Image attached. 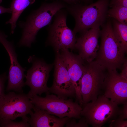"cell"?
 <instances>
[{
	"instance_id": "6da1fadb",
	"label": "cell",
	"mask_w": 127,
	"mask_h": 127,
	"mask_svg": "<svg viewBox=\"0 0 127 127\" xmlns=\"http://www.w3.org/2000/svg\"><path fill=\"white\" fill-rule=\"evenodd\" d=\"M67 5L58 1L44 3L39 8L31 12L25 21H20L19 25L22 32L18 46L30 47L32 44L35 42L39 31L50 24L55 14L60 10L66 8Z\"/></svg>"
},
{
	"instance_id": "7a4b0ae2",
	"label": "cell",
	"mask_w": 127,
	"mask_h": 127,
	"mask_svg": "<svg viewBox=\"0 0 127 127\" xmlns=\"http://www.w3.org/2000/svg\"><path fill=\"white\" fill-rule=\"evenodd\" d=\"M109 3V0H98L88 5L77 3L67 5L66 10L75 20L74 33L82 34L97 24L103 25Z\"/></svg>"
},
{
	"instance_id": "3957f363",
	"label": "cell",
	"mask_w": 127,
	"mask_h": 127,
	"mask_svg": "<svg viewBox=\"0 0 127 127\" xmlns=\"http://www.w3.org/2000/svg\"><path fill=\"white\" fill-rule=\"evenodd\" d=\"M100 31L101 42L95 60L107 70L120 68L127 59L126 52L115 37L108 20Z\"/></svg>"
},
{
	"instance_id": "277c9868",
	"label": "cell",
	"mask_w": 127,
	"mask_h": 127,
	"mask_svg": "<svg viewBox=\"0 0 127 127\" xmlns=\"http://www.w3.org/2000/svg\"><path fill=\"white\" fill-rule=\"evenodd\" d=\"M81 116L88 124L100 127L118 117L120 109L118 104L106 97L99 95L95 100L82 105Z\"/></svg>"
},
{
	"instance_id": "5b68a950",
	"label": "cell",
	"mask_w": 127,
	"mask_h": 127,
	"mask_svg": "<svg viewBox=\"0 0 127 127\" xmlns=\"http://www.w3.org/2000/svg\"><path fill=\"white\" fill-rule=\"evenodd\" d=\"M64 8L55 14L52 23L48 28V35L46 43L52 46L56 53L64 49L73 50L76 40V35L67 25L68 12Z\"/></svg>"
},
{
	"instance_id": "8992f818",
	"label": "cell",
	"mask_w": 127,
	"mask_h": 127,
	"mask_svg": "<svg viewBox=\"0 0 127 127\" xmlns=\"http://www.w3.org/2000/svg\"><path fill=\"white\" fill-rule=\"evenodd\" d=\"M45 97L35 95L29 97L36 107L60 118L68 117L79 119L81 117V106L71 98L64 99L53 94L46 93Z\"/></svg>"
},
{
	"instance_id": "52a82bcc",
	"label": "cell",
	"mask_w": 127,
	"mask_h": 127,
	"mask_svg": "<svg viewBox=\"0 0 127 127\" xmlns=\"http://www.w3.org/2000/svg\"><path fill=\"white\" fill-rule=\"evenodd\" d=\"M87 63L81 82L82 105L97 98L102 90L106 73V69L95 60Z\"/></svg>"
},
{
	"instance_id": "ba28073f",
	"label": "cell",
	"mask_w": 127,
	"mask_h": 127,
	"mask_svg": "<svg viewBox=\"0 0 127 127\" xmlns=\"http://www.w3.org/2000/svg\"><path fill=\"white\" fill-rule=\"evenodd\" d=\"M32 64L31 67L27 71L25 85L30 88L27 94L29 97L35 95H40L43 93H49V87L47 83L52 64H48L42 59L30 56L28 60Z\"/></svg>"
},
{
	"instance_id": "9c48e42d",
	"label": "cell",
	"mask_w": 127,
	"mask_h": 127,
	"mask_svg": "<svg viewBox=\"0 0 127 127\" xmlns=\"http://www.w3.org/2000/svg\"><path fill=\"white\" fill-rule=\"evenodd\" d=\"M34 106L27 94L13 92L5 94L0 100V120L27 118Z\"/></svg>"
},
{
	"instance_id": "30bf717a",
	"label": "cell",
	"mask_w": 127,
	"mask_h": 127,
	"mask_svg": "<svg viewBox=\"0 0 127 127\" xmlns=\"http://www.w3.org/2000/svg\"><path fill=\"white\" fill-rule=\"evenodd\" d=\"M7 37L0 30V42L8 53L10 62L6 91L13 90L21 93L23 92L22 88L25 85L24 79L25 77L24 72L26 68L23 67L19 64L13 43L8 41Z\"/></svg>"
},
{
	"instance_id": "8fae6325",
	"label": "cell",
	"mask_w": 127,
	"mask_h": 127,
	"mask_svg": "<svg viewBox=\"0 0 127 127\" xmlns=\"http://www.w3.org/2000/svg\"><path fill=\"white\" fill-rule=\"evenodd\" d=\"M53 80L48 92L55 94L64 99L75 97V90L67 70L60 59L59 52L56 53L54 62Z\"/></svg>"
},
{
	"instance_id": "7c38bea8",
	"label": "cell",
	"mask_w": 127,
	"mask_h": 127,
	"mask_svg": "<svg viewBox=\"0 0 127 127\" xmlns=\"http://www.w3.org/2000/svg\"><path fill=\"white\" fill-rule=\"evenodd\" d=\"M102 90L106 97L118 105L127 102V79L116 70H107Z\"/></svg>"
},
{
	"instance_id": "4fadbf2b",
	"label": "cell",
	"mask_w": 127,
	"mask_h": 127,
	"mask_svg": "<svg viewBox=\"0 0 127 127\" xmlns=\"http://www.w3.org/2000/svg\"><path fill=\"white\" fill-rule=\"evenodd\" d=\"M68 50H61L59 55L74 86L76 100L81 105L82 99L81 93V82L85 68V61L79 55L74 54Z\"/></svg>"
},
{
	"instance_id": "5bb4252c",
	"label": "cell",
	"mask_w": 127,
	"mask_h": 127,
	"mask_svg": "<svg viewBox=\"0 0 127 127\" xmlns=\"http://www.w3.org/2000/svg\"><path fill=\"white\" fill-rule=\"evenodd\" d=\"M101 26L95 25L76 39L75 48L78 51L80 56L87 63L93 61L96 56L99 48L98 39Z\"/></svg>"
},
{
	"instance_id": "9a60e30c",
	"label": "cell",
	"mask_w": 127,
	"mask_h": 127,
	"mask_svg": "<svg viewBox=\"0 0 127 127\" xmlns=\"http://www.w3.org/2000/svg\"><path fill=\"white\" fill-rule=\"evenodd\" d=\"M33 109L34 112L32 111L29 113L31 117L29 118L28 121L31 127H62L71 118L56 117L34 106Z\"/></svg>"
},
{
	"instance_id": "2e32d148",
	"label": "cell",
	"mask_w": 127,
	"mask_h": 127,
	"mask_svg": "<svg viewBox=\"0 0 127 127\" xmlns=\"http://www.w3.org/2000/svg\"><path fill=\"white\" fill-rule=\"evenodd\" d=\"M112 27L115 37L126 52L127 50V24L122 23L114 19Z\"/></svg>"
},
{
	"instance_id": "e0dca14e",
	"label": "cell",
	"mask_w": 127,
	"mask_h": 127,
	"mask_svg": "<svg viewBox=\"0 0 127 127\" xmlns=\"http://www.w3.org/2000/svg\"><path fill=\"white\" fill-rule=\"evenodd\" d=\"M113 18L122 23H127V7L122 6H114L108 11L107 16Z\"/></svg>"
},
{
	"instance_id": "ac0fdd59",
	"label": "cell",
	"mask_w": 127,
	"mask_h": 127,
	"mask_svg": "<svg viewBox=\"0 0 127 127\" xmlns=\"http://www.w3.org/2000/svg\"><path fill=\"white\" fill-rule=\"evenodd\" d=\"M29 118H22V120L16 122L10 119L0 120V127H29L30 125L28 122Z\"/></svg>"
},
{
	"instance_id": "d6986e66",
	"label": "cell",
	"mask_w": 127,
	"mask_h": 127,
	"mask_svg": "<svg viewBox=\"0 0 127 127\" xmlns=\"http://www.w3.org/2000/svg\"><path fill=\"white\" fill-rule=\"evenodd\" d=\"M76 119L71 118L65 125L66 127H87L88 124L85 119L82 117L79 119L76 122Z\"/></svg>"
},
{
	"instance_id": "ffe728a7",
	"label": "cell",
	"mask_w": 127,
	"mask_h": 127,
	"mask_svg": "<svg viewBox=\"0 0 127 127\" xmlns=\"http://www.w3.org/2000/svg\"><path fill=\"white\" fill-rule=\"evenodd\" d=\"M109 126L110 127H127V120L117 118L112 120Z\"/></svg>"
},
{
	"instance_id": "44dd1931",
	"label": "cell",
	"mask_w": 127,
	"mask_h": 127,
	"mask_svg": "<svg viewBox=\"0 0 127 127\" xmlns=\"http://www.w3.org/2000/svg\"><path fill=\"white\" fill-rule=\"evenodd\" d=\"M8 79L6 72L0 75V100L5 94L4 84L6 80Z\"/></svg>"
},
{
	"instance_id": "7402d4cb",
	"label": "cell",
	"mask_w": 127,
	"mask_h": 127,
	"mask_svg": "<svg viewBox=\"0 0 127 127\" xmlns=\"http://www.w3.org/2000/svg\"><path fill=\"white\" fill-rule=\"evenodd\" d=\"M109 5L111 7L117 6L127 7V0H111Z\"/></svg>"
},
{
	"instance_id": "603a6c76",
	"label": "cell",
	"mask_w": 127,
	"mask_h": 127,
	"mask_svg": "<svg viewBox=\"0 0 127 127\" xmlns=\"http://www.w3.org/2000/svg\"><path fill=\"white\" fill-rule=\"evenodd\" d=\"M117 118L125 120L127 119V102L123 104V107L120 109Z\"/></svg>"
},
{
	"instance_id": "cb8c5ba5",
	"label": "cell",
	"mask_w": 127,
	"mask_h": 127,
	"mask_svg": "<svg viewBox=\"0 0 127 127\" xmlns=\"http://www.w3.org/2000/svg\"><path fill=\"white\" fill-rule=\"evenodd\" d=\"M122 70L120 75L123 77L127 79V61L126 60L121 67Z\"/></svg>"
},
{
	"instance_id": "d4e9b609",
	"label": "cell",
	"mask_w": 127,
	"mask_h": 127,
	"mask_svg": "<svg viewBox=\"0 0 127 127\" xmlns=\"http://www.w3.org/2000/svg\"><path fill=\"white\" fill-rule=\"evenodd\" d=\"M7 13H11L12 10L10 8H6L1 6L0 7V14Z\"/></svg>"
},
{
	"instance_id": "484cf974",
	"label": "cell",
	"mask_w": 127,
	"mask_h": 127,
	"mask_svg": "<svg viewBox=\"0 0 127 127\" xmlns=\"http://www.w3.org/2000/svg\"><path fill=\"white\" fill-rule=\"evenodd\" d=\"M64 1L69 5L77 4L79 0H60Z\"/></svg>"
},
{
	"instance_id": "4316f807",
	"label": "cell",
	"mask_w": 127,
	"mask_h": 127,
	"mask_svg": "<svg viewBox=\"0 0 127 127\" xmlns=\"http://www.w3.org/2000/svg\"><path fill=\"white\" fill-rule=\"evenodd\" d=\"M2 1V0H0V4L1 3Z\"/></svg>"
},
{
	"instance_id": "83f0119b",
	"label": "cell",
	"mask_w": 127,
	"mask_h": 127,
	"mask_svg": "<svg viewBox=\"0 0 127 127\" xmlns=\"http://www.w3.org/2000/svg\"><path fill=\"white\" fill-rule=\"evenodd\" d=\"M84 0L85 1H89V0Z\"/></svg>"
}]
</instances>
